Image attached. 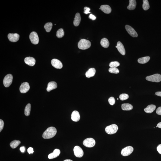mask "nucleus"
Here are the masks:
<instances>
[{"label": "nucleus", "mask_w": 161, "mask_h": 161, "mask_svg": "<svg viewBox=\"0 0 161 161\" xmlns=\"http://www.w3.org/2000/svg\"><path fill=\"white\" fill-rule=\"evenodd\" d=\"M57 130L55 127H49L45 130L42 135V137L44 139H49L52 138L56 135Z\"/></svg>", "instance_id": "nucleus-1"}, {"label": "nucleus", "mask_w": 161, "mask_h": 161, "mask_svg": "<svg viewBox=\"0 0 161 161\" xmlns=\"http://www.w3.org/2000/svg\"><path fill=\"white\" fill-rule=\"evenodd\" d=\"M91 43L87 40L82 39L78 43V47L81 50H86L89 48L91 46Z\"/></svg>", "instance_id": "nucleus-2"}, {"label": "nucleus", "mask_w": 161, "mask_h": 161, "mask_svg": "<svg viewBox=\"0 0 161 161\" xmlns=\"http://www.w3.org/2000/svg\"><path fill=\"white\" fill-rule=\"evenodd\" d=\"M118 130V127L117 125L115 124H113L106 128L105 130L106 133L108 134L112 135L115 134L117 132Z\"/></svg>", "instance_id": "nucleus-3"}, {"label": "nucleus", "mask_w": 161, "mask_h": 161, "mask_svg": "<svg viewBox=\"0 0 161 161\" xmlns=\"http://www.w3.org/2000/svg\"><path fill=\"white\" fill-rule=\"evenodd\" d=\"M146 79L147 80L150 82H159L161 81V75L159 74H155L147 76Z\"/></svg>", "instance_id": "nucleus-4"}, {"label": "nucleus", "mask_w": 161, "mask_h": 161, "mask_svg": "<svg viewBox=\"0 0 161 161\" xmlns=\"http://www.w3.org/2000/svg\"><path fill=\"white\" fill-rule=\"evenodd\" d=\"M13 79V77L11 74H8L6 75L3 81L4 87H9L12 83Z\"/></svg>", "instance_id": "nucleus-5"}, {"label": "nucleus", "mask_w": 161, "mask_h": 161, "mask_svg": "<svg viewBox=\"0 0 161 161\" xmlns=\"http://www.w3.org/2000/svg\"><path fill=\"white\" fill-rule=\"evenodd\" d=\"M83 144L87 148H92L95 145L96 142L94 139L92 138H88L84 141Z\"/></svg>", "instance_id": "nucleus-6"}, {"label": "nucleus", "mask_w": 161, "mask_h": 161, "mask_svg": "<svg viewBox=\"0 0 161 161\" xmlns=\"http://www.w3.org/2000/svg\"><path fill=\"white\" fill-rule=\"evenodd\" d=\"M29 38L32 44H36L39 43V38L36 32H32L30 35Z\"/></svg>", "instance_id": "nucleus-7"}, {"label": "nucleus", "mask_w": 161, "mask_h": 161, "mask_svg": "<svg viewBox=\"0 0 161 161\" xmlns=\"http://www.w3.org/2000/svg\"><path fill=\"white\" fill-rule=\"evenodd\" d=\"M134 150L133 147L129 146L126 147L122 149L121 151V154L124 156H129L131 154Z\"/></svg>", "instance_id": "nucleus-8"}, {"label": "nucleus", "mask_w": 161, "mask_h": 161, "mask_svg": "<svg viewBox=\"0 0 161 161\" xmlns=\"http://www.w3.org/2000/svg\"><path fill=\"white\" fill-rule=\"evenodd\" d=\"M75 156L78 158H81L83 156L84 152L80 147L75 146L73 149Z\"/></svg>", "instance_id": "nucleus-9"}, {"label": "nucleus", "mask_w": 161, "mask_h": 161, "mask_svg": "<svg viewBox=\"0 0 161 161\" xmlns=\"http://www.w3.org/2000/svg\"><path fill=\"white\" fill-rule=\"evenodd\" d=\"M125 28L127 31L130 36L133 37H137L138 34L133 27L130 25H126L125 26Z\"/></svg>", "instance_id": "nucleus-10"}, {"label": "nucleus", "mask_w": 161, "mask_h": 161, "mask_svg": "<svg viewBox=\"0 0 161 161\" xmlns=\"http://www.w3.org/2000/svg\"><path fill=\"white\" fill-rule=\"evenodd\" d=\"M30 89V87L28 83L24 82L21 83V85L20 87L19 90L21 93H24L28 92Z\"/></svg>", "instance_id": "nucleus-11"}, {"label": "nucleus", "mask_w": 161, "mask_h": 161, "mask_svg": "<svg viewBox=\"0 0 161 161\" xmlns=\"http://www.w3.org/2000/svg\"><path fill=\"white\" fill-rule=\"evenodd\" d=\"M51 63L52 65L56 69H61L63 67L62 63L57 59H53L52 60Z\"/></svg>", "instance_id": "nucleus-12"}, {"label": "nucleus", "mask_w": 161, "mask_h": 161, "mask_svg": "<svg viewBox=\"0 0 161 161\" xmlns=\"http://www.w3.org/2000/svg\"><path fill=\"white\" fill-rule=\"evenodd\" d=\"M8 39L10 42H16L19 39V35L17 33H9L8 35Z\"/></svg>", "instance_id": "nucleus-13"}, {"label": "nucleus", "mask_w": 161, "mask_h": 161, "mask_svg": "<svg viewBox=\"0 0 161 161\" xmlns=\"http://www.w3.org/2000/svg\"><path fill=\"white\" fill-rule=\"evenodd\" d=\"M24 61L26 64L31 66L34 65L36 62V60L34 58L30 57L25 58Z\"/></svg>", "instance_id": "nucleus-14"}, {"label": "nucleus", "mask_w": 161, "mask_h": 161, "mask_svg": "<svg viewBox=\"0 0 161 161\" xmlns=\"http://www.w3.org/2000/svg\"><path fill=\"white\" fill-rule=\"evenodd\" d=\"M71 118L72 120L74 122H78L80 118V115L79 112L76 110L73 111L72 113Z\"/></svg>", "instance_id": "nucleus-15"}, {"label": "nucleus", "mask_w": 161, "mask_h": 161, "mask_svg": "<svg viewBox=\"0 0 161 161\" xmlns=\"http://www.w3.org/2000/svg\"><path fill=\"white\" fill-rule=\"evenodd\" d=\"M117 48L118 51L121 54L123 55L125 54V50L123 44L120 42H118L117 43Z\"/></svg>", "instance_id": "nucleus-16"}, {"label": "nucleus", "mask_w": 161, "mask_h": 161, "mask_svg": "<svg viewBox=\"0 0 161 161\" xmlns=\"http://www.w3.org/2000/svg\"><path fill=\"white\" fill-rule=\"evenodd\" d=\"M60 150L56 149L54 150L53 152L49 155L48 158L49 159H53L58 157L60 154Z\"/></svg>", "instance_id": "nucleus-17"}, {"label": "nucleus", "mask_w": 161, "mask_h": 161, "mask_svg": "<svg viewBox=\"0 0 161 161\" xmlns=\"http://www.w3.org/2000/svg\"><path fill=\"white\" fill-rule=\"evenodd\" d=\"M57 87V84L56 82H49L47 85V91L48 92H50L51 90L56 88Z\"/></svg>", "instance_id": "nucleus-18"}, {"label": "nucleus", "mask_w": 161, "mask_h": 161, "mask_svg": "<svg viewBox=\"0 0 161 161\" xmlns=\"http://www.w3.org/2000/svg\"><path fill=\"white\" fill-rule=\"evenodd\" d=\"M100 9L101 10L105 13L109 14L111 13V8L110 6L107 5H103L101 6Z\"/></svg>", "instance_id": "nucleus-19"}, {"label": "nucleus", "mask_w": 161, "mask_h": 161, "mask_svg": "<svg viewBox=\"0 0 161 161\" xmlns=\"http://www.w3.org/2000/svg\"><path fill=\"white\" fill-rule=\"evenodd\" d=\"M81 17L80 14L79 13H77L75 16L73 24L75 26H78L79 25L81 22Z\"/></svg>", "instance_id": "nucleus-20"}, {"label": "nucleus", "mask_w": 161, "mask_h": 161, "mask_svg": "<svg viewBox=\"0 0 161 161\" xmlns=\"http://www.w3.org/2000/svg\"><path fill=\"white\" fill-rule=\"evenodd\" d=\"M96 70L94 68H90L86 73V77L90 78L94 76L95 74Z\"/></svg>", "instance_id": "nucleus-21"}, {"label": "nucleus", "mask_w": 161, "mask_h": 161, "mask_svg": "<svg viewBox=\"0 0 161 161\" xmlns=\"http://www.w3.org/2000/svg\"><path fill=\"white\" fill-rule=\"evenodd\" d=\"M156 107V105H150L148 106L146 108L144 109V111L147 113H151L155 110Z\"/></svg>", "instance_id": "nucleus-22"}, {"label": "nucleus", "mask_w": 161, "mask_h": 161, "mask_svg": "<svg viewBox=\"0 0 161 161\" xmlns=\"http://www.w3.org/2000/svg\"><path fill=\"white\" fill-rule=\"evenodd\" d=\"M136 1L135 0H130L129 4L127 8L130 10H133L136 8Z\"/></svg>", "instance_id": "nucleus-23"}, {"label": "nucleus", "mask_w": 161, "mask_h": 161, "mask_svg": "<svg viewBox=\"0 0 161 161\" xmlns=\"http://www.w3.org/2000/svg\"><path fill=\"white\" fill-rule=\"evenodd\" d=\"M100 44L101 45L105 48L108 47L110 45L109 42L106 38H103L101 39Z\"/></svg>", "instance_id": "nucleus-24"}, {"label": "nucleus", "mask_w": 161, "mask_h": 161, "mask_svg": "<svg viewBox=\"0 0 161 161\" xmlns=\"http://www.w3.org/2000/svg\"><path fill=\"white\" fill-rule=\"evenodd\" d=\"M133 108L132 105L130 104L126 103L122 104V108L123 110L129 111L131 110Z\"/></svg>", "instance_id": "nucleus-25"}, {"label": "nucleus", "mask_w": 161, "mask_h": 161, "mask_svg": "<svg viewBox=\"0 0 161 161\" xmlns=\"http://www.w3.org/2000/svg\"><path fill=\"white\" fill-rule=\"evenodd\" d=\"M150 57L149 56H146L144 57L139 58L138 59V62L139 63L144 64L147 63L150 60Z\"/></svg>", "instance_id": "nucleus-26"}, {"label": "nucleus", "mask_w": 161, "mask_h": 161, "mask_svg": "<svg viewBox=\"0 0 161 161\" xmlns=\"http://www.w3.org/2000/svg\"><path fill=\"white\" fill-rule=\"evenodd\" d=\"M21 143L19 141L14 140L10 143V146L12 148L15 149Z\"/></svg>", "instance_id": "nucleus-27"}, {"label": "nucleus", "mask_w": 161, "mask_h": 161, "mask_svg": "<svg viewBox=\"0 0 161 161\" xmlns=\"http://www.w3.org/2000/svg\"><path fill=\"white\" fill-rule=\"evenodd\" d=\"M31 106L30 104H27L24 110V114L26 116H28L30 115Z\"/></svg>", "instance_id": "nucleus-28"}, {"label": "nucleus", "mask_w": 161, "mask_h": 161, "mask_svg": "<svg viewBox=\"0 0 161 161\" xmlns=\"http://www.w3.org/2000/svg\"><path fill=\"white\" fill-rule=\"evenodd\" d=\"M52 26L53 24L51 22L47 23L44 25V28H45L46 31L49 32L51 31Z\"/></svg>", "instance_id": "nucleus-29"}, {"label": "nucleus", "mask_w": 161, "mask_h": 161, "mask_svg": "<svg viewBox=\"0 0 161 161\" xmlns=\"http://www.w3.org/2000/svg\"><path fill=\"white\" fill-rule=\"evenodd\" d=\"M142 7L143 9L145 10H147L149 9L150 6L148 0H143Z\"/></svg>", "instance_id": "nucleus-30"}, {"label": "nucleus", "mask_w": 161, "mask_h": 161, "mask_svg": "<svg viewBox=\"0 0 161 161\" xmlns=\"http://www.w3.org/2000/svg\"><path fill=\"white\" fill-rule=\"evenodd\" d=\"M56 35L58 38L62 37L64 35V32L63 29L60 28L57 31Z\"/></svg>", "instance_id": "nucleus-31"}, {"label": "nucleus", "mask_w": 161, "mask_h": 161, "mask_svg": "<svg viewBox=\"0 0 161 161\" xmlns=\"http://www.w3.org/2000/svg\"><path fill=\"white\" fill-rule=\"evenodd\" d=\"M109 71L110 73L118 74L119 73V70L117 67H110L109 69Z\"/></svg>", "instance_id": "nucleus-32"}, {"label": "nucleus", "mask_w": 161, "mask_h": 161, "mask_svg": "<svg viewBox=\"0 0 161 161\" xmlns=\"http://www.w3.org/2000/svg\"><path fill=\"white\" fill-rule=\"evenodd\" d=\"M129 98V96L128 94H125V93H123L121 94L119 96L120 99L122 101H124L128 99Z\"/></svg>", "instance_id": "nucleus-33"}, {"label": "nucleus", "mask_w": 161, "mask_h": 161, "mask_svg": "<svg viewBox=\"0 0 161 161\" xmlns=\"http://www.w3.org/2000/svg\"><path fill=\"white\" fill-rule=\"evenodd\" d=\"M120 65L119 63L117 61H115L110 63L109 66L110 67H117Z\"/></svg>", "instance_id": "nucleus-34"}, {"label": "nucleus", "mask_w": 161, "mask_h": 161, "mask_svg": "<svg viewBox=\"0 0 161 161\" xmlns=\"http://www.w3.org/2000/svg\"><path fill=\"white\" fill-rule=\"evenodd\" d=\"M108 102L109 103L110 105H114L116 101L115 99V98L113 97H111L108 99Z\"/></svg>", "instance_id": "nucleus-35"}, {"label": "nucleus", "mask_w": 161, "mask_h": 161, "mask_svg": "<svg viewBox=\"0 0 161 161\" xmlns=\"http://www.w3.org/2000/svg\"><path fill=\"white\" fill-rule=\"evenodd\" d=\"M90 9L89 7H84V13L87 14L91 13V12H90Z\"/></svg>", "instance_id": "nucleus-36"}, {"label": "nucleus", "mask_w": 161, "mask_h": 161, "mask_svg": "<svg viewBox=\"0 0 161 161\" xmlns=\"http://www.w3.org/2000/svg\"><path fill=\"white\" fill-rule=\"evenodd\" d=\"M4 122L2 120H0V132H1L3 128Z\"/></svg>", "instance_id": "nucleus-37"}, {"label": "nucleus", "mask_w": 161, "mask_h": 161, "mask_svg": "<svg viewBox=\"0 0 161 161\" xmlns=\"http://www.w3.org/2000/svg\"><path fill=\"white\" fill-rule=\"evenodd\" d=\"M156 113L158 115L161 116V107H159L156 110Z\"/></svg>", "instance_id": "nucleus-38"}, {"label": "nucleus", "mask_w": 161, "mask_h": 161, "mask_svg": "<svg viewBox=\"0 0 161 161\" xmlns=\"http://www.w3.org/2000/svg\"><path fill=\"white\" fill-rule=\"evenodd\" d=\"M89 18V19L92 20H94L96 19V17L94 15L92 14H91L90 15Z\"/></svg>", "instance_id": "nucleus-39"}, {"label": "nucleus", "mask_w": 161, "mask_h": 161, "mask_svg": "<svg viewBox=\"0 0 161 161\" xmlns=\"http://www.w3.org/2000/svg\"><path fill=\"white\" fill-rule=\"evenodd\" d=\"M27 152L29 154H33V153L34 151L33 149L32 148H29L27 149Z\"/></svg>", "instance_id": "nucleus-40"}, {"label": "nucleus", "mask_w": 161, "mask_h": 161, "mask_svg": "<svg viewBox=\"0 0 161 161\" xmlns=\"http://www.w3.org/2000/svg\"><path fill=\"white\" fill-rule=\"evenodd\" d=\"M157 151L158 152L159 154H161V144H160V145L158 146L157 147Z\"/></svg>", "instance_id": "nucleus-41"}, {"label": "nucleus", "mask_w": 161, "mask_h": 161, "mask_svg": "<svg viewBox=\"0 0 161 161\" xmlns=\"http://www.w3.org/2000/svg\"><path fill=\"white\" fill-rule=\"evenodd\" d=\"M20 150L21 152L24 153V151H25V148H24V147H21L20 149Z\"/></svg>", "instance_id": "nucleus-42"}, {"label": "nucleus", "mask_w": 161, "mask_h": 161, "mask_svg": "<svg viewBox=\"0 0 161 161\" xmlns=\"http://www.w3.org/2000/svg\"><path fill=\"white\" fill-rule=\"evenodd\" d=\"M156 95L157 96L161 97V92H156Z\"/></svg>", "instance_id": "nucleus-43"}, {"label": "nucleus", "mask_w": 161, "mask_h": 161, "mask_svg": "<svg viewBox=\"0 0 161 161\" xmlns=\"http://www.w3.org/2000/svg\"><path fill=\"white\" fill-rule=\"evenodd\" d=\"M157 126L159 128H161V122L159 123L157 125Z\"/></svg>", "instance_id": "nucleus-44"}, {"label": "nucleus", "mask_w": 161, "mask_h": 161, "mask_svg": "<svg viewBox=\"0 0 161 161\" xmlns=\"http://www.w3.org/2000/svg\"><path fill=\"white\" fill-rule=\"evenodd\" d=\"M64 161H72L71 160H70V159H66V160H64Z\"/></svg>", "instance_id": "nucleus-45"}, {"label": "nucleus", "mask_w": 161, "mask_h": 161, "mask_svg": "<svg viewBox=\"0 0 161 161\" xmlns=\"http://www.w3.org/2000/svg\"><path fill=\"white\" fill-rule=\"evenodd\" d=\"M116 48H117V46H116Z\"/></svg>", "instance_id": "nucleus-46"}, {"label": "nucleus", "mask_w": 161, "mask_h": 161, "mask_svg": "<svg viewBox=\"0 0 161 161\" xmlns=\"http://www.w3.org/2000/svg\"><path fill=\"white\" fill-rule=\"evenodd\" d=\"M157 127H158L157 126L156 127V128H157Z\"/></svg>", "instance_id": "nucleus-47"}, {"label": "nucleus", "mask_w": 161, "mask_h": 161, "mask_svg": "<svg viewBox=\"0 0 161 161\" xmlns=\"http://www.w3.org/2000/svg\"><path fill=\"white\" fill-rule=\"evenodd\" d=\"M117 100H119V99H118V98Z\"/></svg>", "instance_id": "nucleus-48"}]
</instances>
